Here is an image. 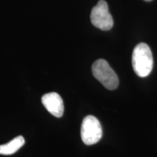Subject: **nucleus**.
<instances>
[{
  "label": "nucleus",
  "mask_w": 157,
  "mask_h": 157,
  "mask_svg": "<svg viewBox=\"0 0 157 157\" xmlns=\"http://www.w3.org/2000/svg\"><path fill=\"white\" fill-rule=\"evenodd\" d=\"M132 68L135 74L140 77H146L153 69V56L148 44L140 43L135 47L132 52Z\"/></svg>",
  "instance_id": "nucleus-1"
},
{
  "label": "nucleus",
  "mask_w": 157,
  "mask_h": 157,
  "mask_svg": "<svg viewBox=\"0 0 157 157\" xmlns=\"http://www.w3.org/2000/svg\"><path fill=\"white\" fill-rule=\"evenodd\" d=\"M92 72L98 80L108 90H115L119 86V78L117 74L105 60L98 59L93 64Z\"/></svg>",
  "instance_id": "nucleus-2"
},
{
  "label": "nucleus",
  "mask_w": 157,
  "mask_h": 157,
  "mask_svg": "<svg viewBox=\"0 0 157 157\" xmlns=\"http://www.w3.org/2000/svg\"><path fill=\"white\" fill-rule=\"evenodd\" d=\"M102 135V127L97 118L92 115L84 118L81 126V137L84 144L87 146L95 144L99 142Z\"/></svg>",
  "instance_id": "nucleus-3"
},
{
  "label": "nucleus",
  "mask_w": 157,
  "mask_h": 157,
  "mask_svg": "<svg viewBox=\"0 0 157 157\" xmlns=\"http://www.w3.org/2000/svg\"><path fill=\"white\" fill-rule=\"evenodd\" d=\"M90 20L93 25L103 31H109L112 29L113 21L110 14L109 6L105 1L100 0L92 9Z\"/></svg>",
  "instance_id": "nucleus-4"
},
{
  "label": "nucleus",
  "mask_w": 157,
  "mask_h": 157,
  "mask_svg": "<svg viewBox=\"0 0 157 157\" xmlns=\"http://www.w3.org/2000/svg\"><path fill=\"white\" fill-rule=\"evenodd\" d=\"M42 103L45 109L54 117L60 118L63 114V101L59 94L56 93L44 94L42 98Z\"/></svg>",
  "instance_id": "nucleus-5"
},
{
  "label": "nucleus",
  "mask_w": 157,
  "mask_h": 157,
  "mask_svg": "<svg viewBox=\"0 0 157 157\" xmlns=\"http://www.w3.org/2000/svg\"><path fill=\"white\" fill-rule=\"evenodd\" d=\"M25 144L24 137L21 135L15 137L6 144L0 145V154L11 155L17 152Z\"/></svg>",
  "instance_id": "nucleus-6"
},
{
  "label": "nucleus",
  "mask_w": 157,
  "mask_h": 157,
  "mask_svg": "<svg viewBox=\"0 0 157 157\" xmlns=\"http://www.w3.org/2000/svg\"><path fill=\"white\" fill-rule=\"evenodd\" d=\"M145 1H146V2H150V1H152V0H145Z\"/></svg>",
  "instance_id": "nucleus-7"
}]
</instances>
